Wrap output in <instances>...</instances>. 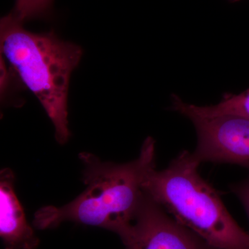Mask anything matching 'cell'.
Returning a JSON list of instances; mask_svg holds the SVG:
<instances>
[{"instance_id":"1","label":"cell","mask_w":249,"mask_h":249,"mask_svg":"<svg viewBox=\"0 0 249 249\" xmlns=\"http://www.w3.org/2000/svg\"><path fill=\"white\" fill-rule=\"evenodd\" d=\"M155 150V141L149 137L138 158L125 163L102 161L92 154H80L85 191L60 207L41 208L34 215V227L46 230L73 222L106 229L124 242L143 199L147 176L156 168Z\"/></svg>"},{"instance_id":"2","label":"cell","mask_w":249,"mask_h":249,"mask_svg":"<svg viewBox=\"0 0 249 249\" xmlns=\"http://www.w3.org/2000/svg\"><path fill=\"white\" fill-rule=\"evenodd\" d=\"M1 55L26 88L40 101L60 144L70 137L67 98L72 71L83 55L79 46L59 38L53 30L34 33L9 14L0 22Z\"/></svg>"},{"instance_id":"3","label":"cell","mask_w":249,"mask_h":249,"mask_svg":"<svg viewBox=\"0 0 249 249\" xmlns=\"http://www.w3.org/2000/svg\"><path fill=\"white\" fill-rule=\"evenodd\" d=\"M200 162L183 150L164 170H152L144 189L211 249H249V232L238 225L215 190L201 178Z\"/></svg>"},{"instance_id":"4","label":"cell","mask_w":249,"mask_h":249,"mask_svg":"<svg viewBox=\"0 0 249 249\" xmlns=\"http://www.w3.org/2000/svg\"><path fill=\"white\" fill-rule=\"evenodd\" d=\"M174 110L193 122L197 144L193 152L202 162L231 163L249 171V119L232 114L201 115L186 109Z\"/></svg>"},{"instance_id":"5","label":"cell","mask_w":249,"mask_h":249,"mask_svg":"<svg viewBox=\"0 0 249 249\" xmlns=\"http://www.w3.org/2000/svg\"><path fill=\"white\" fill-rule=\"evenodd\" d=\"M124 249H211L145 193Z\"/></svg>"},{"instance_id":"6","label":"cell","mask_w":249,"mask_h":249,"mask_svg":"<svg viewBox=\"0 0 249 249\" xmlns=\"http://www.w3.org/2000/svg\"><path fill=\"white\" fill-rule=\"evenodd\" d=\"M12 170L0 173V235L4 249H36L40 240L29 225L15 191Z\"/></svg>"},{"instance_id":"7","label":"cell","mask_w":249,"mask_h":249,"mask_svg":"<svg viewBox=\"0 0 249 249\" xmlns=\"http://www.w3.org/2000/svg\"><path fill=\"white\" fill-rule=\"evenodd\" d=\"M172 105L174 108H181L201 115L232 114L249 119V89L239 94L227 93L222 101L214 106H198L189 104L178 96H174Z\"/></svg>"},{"instance_id":"8","label":"cell","mask_w":249,"mask_h":249,"mask_svg":"<svg viewBox=\"0 0 249 249\" xmlns=\"http://www.w3.org/2000/svg\"><path fill=\"white\" fill-rule=\"evenodd\" d=\"M53 0H16L11 13L22 23L32 19H46L52 14Z\"/></svg>"},{"instance_id":"9","label":"cell","mask_w":249,"mask_h":249,"mask_svg":"<svg viewBox=\"0 0 249 249\" xmlns=\"http://www.w3.org/2000/svg\"><path fill=\"white\" fill-rule=\"evenodd\" d=\"M231 190L242 202L249 220V178L240 183L231 185Z\"/></svg>"},{"instance_id":"10","label":"cell","mask_w":249,"mask_h":249,"mask_svg":"<svg viewBox=\"0 0 249 249\" xmlns=\"http://www.w3.org/2000/svg\"><path fill=\"white\" fill-rule=\"evenodd\" d=\"M230 1H239V0H230Z\"/></svg>"}]
</instances>
